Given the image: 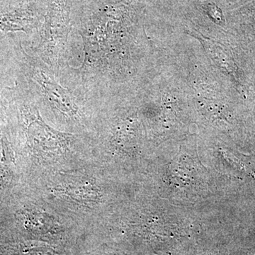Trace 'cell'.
Here are the masks:
<instances>
[{
    "mask_svg": "<svg viewBox=\"0 0 255 255\" xmlns=\"http://www.w3.org/2000/svg\"><path fill=\"white\" fill-rule=\"evenodd\" d=\"M43 86L46 90L47 95L50 102L63 113L68 116H73L78 109L70 100L68 94L59 85L49 81L45 78Z\"/></svg>",
    "mask_w": 255,
    "mask_h": 255,
    "instance_id": "cell-1",
    "label": "cell"
}]
</instances>
